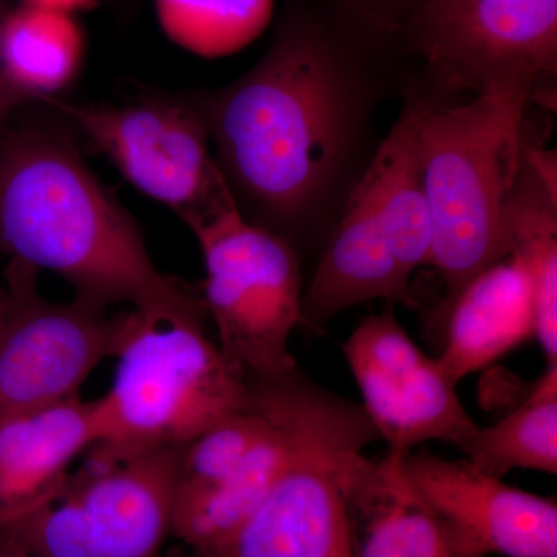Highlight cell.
Wrapping results in <instances>:
<instances>
[{
  "label": "cell",
  "instance_id": "24",
  "mask_svg": "<svg viewBox=\"0 0 557 557\" xmlns=\"http://www.w3.org/2000/svg\"><path fill=\"white\" fill-rule=\"evenodd\" d=\"M100 0H21V3L27 5L40 7V9H49L64 11V13L75 14L78 11L94 9Z\"/></svg>",
  "mask_w": 557,
  "mask_h": 557
},
{
  "label": "cell",
  "instance_id": "17",
  "mask_svg": "<svg viewBox=\"0 0 557 557\" xmlns=\"http://www.w3.org/2000/svg\"><path fill=\"white\" fill-rule=\"evenodd\" d=\"M84 58L86 35L75 14L20 3L0 22V72L25 102L67 89Z\"/></svg>",
  "mask_w": 557,
  "mask_h": 557
},
{
  "label": "cell",
  "instance_id": "19",
  "mask_svg": "<svg viewBox=\"0 0 557 557\" xmlns=\"http://www.w3.org/2000/svg\"><path fill=\"white\" fill-rule=\"evenodd\" d=\"M469 463L504 478L515 469L557 474V364L548 366L525 401L460 448Z\"/></svg>",
  "mask_w": 557,
  "mask_h": 557
},
{
  "label": "cell",
  "instance_id": "20",
  "mask_svg": "<svg viewBox=\"0 0 557 557\" xmlns=\"http://www.w3.org/2000/svg\"><path fill=\"white\" fill-rule=\"evenodd\" d=\"M515 247L533 287L534 335L548 366L557 364V186L536 168L520 175L515 201Z\"/></svg>",
  "mask_w": 557,
  "mask_h": 557
},
{
  "label": "cell",
  "instance_id": "10",
  "mask_svg": "<svg viewBox=\"0 0 557 557\" xmlns=\"http://www.w3.org/2000/svg\"><path fill=\"white\" fill-rule=\"evenodd\" d=\"M38 270L10 260L0 304V418L78 397L106 358H115L126 311L78 298L51 302L39 295Z\"/></svg>",
  "mask_w": 557,
  "mask_h": 557
},
{
  "label": "cell",
  "instance_id": "8",
  "mask_svg": "<svg viewBox=\"0 0 557 557\" xmlns=\"http://www.w3.org/2000/svg\"><path fill=\"white\" fill-rule=\"evenodd\" d=\"M207 278L200 287L218 346L248 381H267L298 368L289 351L302 327V260L287 242L242 218L236 203L193 223Z\"/></svg>",
  "mask_w": 557,
  "mask_h": 557
},
{
  "label": "cell",
  "instance_id": "21",
  "mask_svg": "<svg viewBox=\"0 0 557 557\" xmlns=\"http://www.w3.org/2000/svg\"><path fill=\"white\" fill-rule=\"evenodd\" d=\"M166 38L197 57H228L262 35L274 0H153Z\"/></svg>",
  "mask_w": 557,
  "mask_h": 557
},
{
  "label": "cell",
  "instance_id": "9",
  "mask_svg": "<svg viewBox=\"0 0 557 557\" xmlns=\"http://www.w3.org/2000/svg\"><path fill=\"white\" fill-rule=\"evenodd\" d=\"M38 102L72 123L132 186L186 226L234 201L212 156L201 90L139 95L121 104L57 97Z\"/></svg>",
  "mask_w": 557,
  "mask_h": 557
},
{
  "label": "cell",
  "instance_id": "16",
  "mask_svg": "<svg viewBox=\"0 0 557 557\" xmlns=\"http://www.w3.org/2000/svg\"><path fill=\"white\" fill-rule=\"evenodd\" d=\"M533 335L530 271L518 252H509L472 278L450 304L440 327L437 361L457 386Z\"/></svg>",
  "mask_w": 557,
  "mask_h": 557
},
{
  "label": "cell",
  "instance_id": "12",
  "mask_svg": "<svg viewBox=\"0 0 557 557\" xmlns=\"http://www.w3.org/2000/svg\"><path fill=\"white\" fill-rule=\"evenodd\" d=\"M413 485L437 511L474 537L487 555L557 557V505L463 460L405 454Z\"/></svg>",
  "mask_w": 557,
  "mask_h": 557
},
{
  "label": "cell",
  "instance_id": "26",
  "mask_svg": "<svg viewBox=\"0 0 557 557\" xmlns=\"http://www.w3.org/2000/svg\"><path fill=\"white\" fill-rule=\"evenodd\" d=\"M2 295H3V289L0 288V304H2Z\"/></svg>",
  "mask_w": 557,
  "mask_h": 557
},
{
  "label": "cell",
  "instance_id": "18",
  "mask_svg": "<svg viewBox=\"0 0 557 557\" xmlns=\"http://www.w3.org/2000/svg\"><path fill=\"white\" fill-rule=\"evenodd\" d=\"M265 416L273 426L233 478L200 496L172 500V536L185 542L197 557L209 555L237 533L284 467L287 434L274 418Z\"/></svg>",
  "mask_w": 557,
  "mask_h": 557
},
{
  "label": "cell",
  "instance_id": "5",
  "mask_svg": "<svg viewBox=\"0 0 557 557\" xmlns=\"http://www.w3.org/2000/svg\"><path fill=\"white\" fill-rule=\"evenodd\" d=\"M112 386L94 399L98 445L183 446L223 418L255 409V394L207 329L126 311Z\"/></svg>",
  "mask_w": 557,
  "mask_h": 557
},
{
  "label": "cell",
  "instance_id": "14",
  "mask_svg": "<svg viewBox=\"0 0 557 557\" xmlns=\"http://www.w3.org/2000/svg\"><path fill=\"white\" fill-rule=\"evenodd\" d=\"M384 299L416 309L410 277L399 265L383 215L362 177L318 255L300 304L302 327L321 333L339 313Z\"/></svg>",
  "mask_w": 557,
  "mask_h": 557
},
{
  "label": "cell",
  "instance_id": "22",
  "mask_svg": "<svg viewBox=\"0 0 557 557\" xmlns=\"http://www.w3.org/2000/svg\"><path fill=\"white\" fill-rule=\"evenodd\" d=\"M373 27L397 38L423 0H336Z\"/></svg>",
  "mask_w": 557,
  "mask_h": 557
},
{
  "label": "cell",
  "instance_id": "1",
  "mask_svg": "<svg viewBox=\"0 0 557 557\" xmlns=\"http://www.w3.org/2000/svg\"><path fill=\"white\" fill-rule=\"evenodd\" d=\"M398 40L336 0H285L248 72L201 90L212 156L242 218L319 255L379 152V113L401 100Z\"/></svg>",
  "mask_w": 557,
  "mask_h": 557
},
{
  "label": "cell",
  "instance_id": "4",
  "mask_svg": "<svg viewBox=\"0 0 557 557\" xmlns=\"http://www.w3.org/2000/svg\"><path fill=\"white\" fill-rule=\"evenodd\" d=\"M256 406L284 428L287 457L259 508L205 557H351L346 472L380 440L364 408L311 381H248Z\"/></svg>",
  "mask_w": 557,
  "mask_h": 557
},
{
  "label": "cell",
  "instance_id": "13",
  "mask_svg": "<svg viewBox=\"0 0 557 557\" xmlns=\"http://www.w3.org/2000/svg\"><path fill=\"white\" fill-rule=\"evenodd\" d=\"M403 458L394 450L351 458L344 482L351 557H486L474 537L421 496Z\"/></svg>",
  "mask_w": 557,
  "mask_h": 557
},
{
  "label": "cell",
  "instance_id": "23",
  "mask_svg": "<svg viewBox=\"0 0 557 557\" xmlns=\"http://www.w3.org/2000/svg\"><path fill=\"white\" fill-rule=\"evenodd\" d=\"M7 10H9L7 0H0V22H2L3 16H5ZM24 102L20 95L7 84L2 72H0V131L7 126V121H9L11 113L20 108L21 104H24Z\"/></svg>",
  "mask_w": 557,
  "mask_h": 557
},
{
  "label": "cell",
  "instance_id": "15",
  "mask_svg": "<svg viewBox=\"0 0 557 557\" xmlns=\"http://www.w3.org/2000/svg\"><path fill=\"white\" fill-rule=\"evenodd\" d=\"M97 440L94 401L79 395L0 418V527L57 502Z\"/></svg>",
  "mask_w": 557,
  "mask_h": 557
},
{
  "label": "cell",
  "instance_id": "25",
  "mask_svg": "<svg viewBox=\"0 0 557 557\" xmlns=\"http://www.w3.org/2000/svg\"><path fill=\"white\" fill-rule=\"evenodd\" d=\"M0 557H36L0 539Z\"/></svg>",
  "mask_w": 557,
  "mask_h": 557
},
{
  "label": "cell",
  "instance_id": "2",
  "mask_svg": "<svg viewBox=\"0 0 557 557\" xmlns=\"http://www.w3.org/2000/svg\"><path fill=\"white\" fill-rule=\"evenodd\" d=\"M0 252L101 309L129 304L161 324L207 329L200 287L153 263L135 220L53 119L0 131Z\"/></svg>",
  "mask_w": 557,
  "mask_h": 557
},
{
  "label": "cell",
  "instance_id": "7",
  "mask_svg": "<svg viewBox=\"0 0 557 557\" xmlns=\"http://www.w3.org/2000/svg\"><path fill=\"white\" fill-rule=\"evenodd\" d=\"M180 453L95 443L61 497L0 527V539L36 557H160L172 536Z\"/></svg>",
  "mask_w": 557,
  "mask_h": 557
},
{
  "label": "cell",
  "instance_id": "6",
  "mask_svg": "<svg viewBox=\"0 0 557 557\" xmlns=\"http://www.w3.org/2000/svg\"><path fill=\"white\" fill-rule=\"evenodd\" d=\"M397 40L401 102L443 108L505 81L555 101L557 0H423Z\"/></svg>",
  "mask_w": 557,
  "mask_h": 557
},
{
  "label": "cell",
  "instance_id": "11",
  "mask_svg": "<svg viewBox=\"0 0 557 557\" xmlns=\"http://www.w3.org/2000/svg\"><path fill=\"white\" fill-rule=\"evenodd\" d=\"M341 348L388 450L408 454L431 440L460 449L479 428L437 358L417 347L392 311L362 319Z\"/></svg>",
  "mask_w": 557,
  "mask_h": 557
},
{
  "label": "cell",
  "instance_id": "3",
  "mask_svg": "<svg viewBox=\"0 0 557 557\" xmlns=\"http://www.w3.org/2000/svg\"><path fill=\"white\" fill-rule=\"evenodd\" d=\"M537 106L549 109L522 81L493 84L458 104H418V163L432 222L429 267L445 285L429 319L437 339L458 293L515 247L516 190L528 146L542 138L531 113Z\"/></svg>",
  "mask_w": 557,
  "mask_h": 557
}]
</instances>
